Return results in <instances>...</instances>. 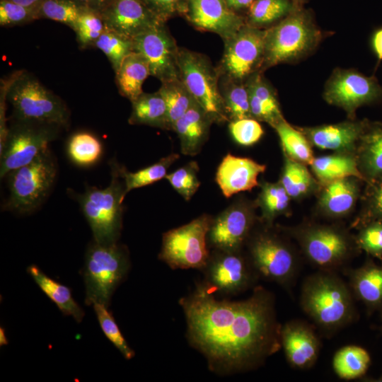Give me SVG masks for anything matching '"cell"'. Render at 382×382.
<instances>
[{
	"label": "cell",
	"instance_id": "obj_1",
	"mask_svg": "<svg viewBox=\"0 0 382 382\" xmlns=\"http://www.w3.org/2000/svg\"><path fill=\"white\" fill-rule=\"evenodd\" d=\"M191 346L218 374L258 368L281 348V328L274 295L256 286L247 299H216L203 282L179 301Z\"/></svg>",
	"mask_w": 382,
	"mask_h": 382
},
{
	"label": "cell",
	"instance_id": "obj_2",
	"mask_svg": "<svg viewBox=\"0 0 382 382\" xmlns=\"http://www.w3.org/2000/svg\"><path fill=\"white\" fill-rule=\"evenodd\" d=\"M283 231L297 243L303 257L318 270L344 272L361 252L355 236L339 223L305 221L283 228Z\"/></svg>",
	"mask_w": 382,
	"mask_h": 382
},
{
	"label": "cell",
	"instance_id": "obj_3",
	"mask_svg": "<svg viewBox=\"0 0 382 382\" xmlns=\"http://www.w3.org/2000/svg\"><path fill=\"white\" fill-rule=\"evenodd\" d=\"M350 287L337 272L318 270L303 282L300 306L314 324L334 332L357 317Z\"/></svg>",
	"mask_w": 382,
	"mask_h": 382
},
{
	"label": "cell",
	"instance_id": "obj_4",
	"mask_svg": "<svg viewBox=\"0 0 382 382\" xmlns=\"http://www.w3.org/2000/svg\"><path fill=\"white\" fill-rule=\"evenodd\" d=\"M265 30L262 72L280 64H293L305 59L325 37L312 10L304 6H296L284 19Z\"/></svg>",
	"mask_w": 382,
	"mask_h": 382
},
{
	"label": "cell",
	"instance_id": "obj_5",
	"mask_svg": "<svg viewBox=\"0 0 382 382\" xmlns=\"http://www.w3.org/2000/svg\"><path fill=\"white\" fill-rule=\"evenodd\" d=\"M111 180L108 187L87 186L82 194L74 196L93 233V240L100 244L117 243L122 228V202L126 196L124 180L119 164L110 162Z\"/></svg>",
	"mask_w": 382,
	"mask_h": 382
},
{
	"label": "cell",
	"instance_id": "obj_6",
	"mask_svg": "<svg viewBox=\"0 0 382 382\" xmlns=\"http://www.w3.org/2000/svg\"><path fill=\"white\" fill-rule=\"evenodd\" d=\"M130 269L127 247L115 243L103 245L89 243L81 270L85 284V304L99 303L109 308L117 287L125 280Z\"/></svg>",
	"mask_w": 382,
	"mask_h": 382
},
{
	"label": "cell",
	"instance_id": "obj_7",
	"mask_svg": "<svg viewBox=\"0 0 382 382\" xmlns=\"http://www.w3.org/2000/svg\"><path fill=\"white\" fill-rule=\"evenodd\" d=\"M7 100L14 120L35 122L66 127L70 112L64 102L46 88L34 76L16 71L8 88Z\"/></svg>",
	"mask_w": 382,
	"mask_h": 382
},
{
	"label": "cell",
	"instance_id": "obj_8",
	"mask_svg": "<svg viewBox=\"0 0 382 382\" xmlns=\"http://www.w3.org/2000/svg\"><path fill=\"white\" fill-rule=\"evenodd\" d=\"M270 228L251 233L248 259L258 277L289 289L300 272L303 256L287 237Z\"/></svg>",
	"mask_w": 382,
	"mask_h": 382
},
{
	"label": "cell",
	"instance_id": "obj_9",
	"mask_svg": "<svg viewBox=\"0 0 382 382\" xmlns=\"http://www.w3.org/2000/svg\"><path fill=\"white\" fill-rule=\"evenodd\" d=\"M57 174V164L50 149L29 163L10 171L8 197L4 209L20 214L35 211L50 192Z\"/></svg>",
	"mask_w": 382,
	"mask_h": 382
},
{
	"label": "cell",
	"instance_id": "obj_10",
	"mask_svg": "<svg viewBox=\"0 0 382 382\" xmlns=\"http://www.w3.org/2000/svg\"><path fill=\"white\" fill-rule=\"evenodd\" d=\"M180 79L214 122L229 121L219 85L216 67L207 57L186 48L179 50Z\"/></svg>",
	"mask_w": 382,
	"mask_h": 382
},
{
	"label": "cell",
	"instance_id": "obj_11",
	"mask_svg": "<svg viewBox=\"0 0 382 382\" xmlns=\"http://www.w3.org/2000/svg\"><path fill=\"white\" fill-rule=\"evenodd\" d=\"M212 220L202 215L163 234L158 257L172 269H202L209 255L207 247Z\"/></svg>",
	"mask_w": 382,
	"mask_h": 382
},
{
	"label": "cell",
	"instance_id": "obj_12",
	"mask_svg": "<svg viewBox=\"0 0 382 382\" xmlns=\"http://www.w3.org/2000/svg\"><path fill=\"white\" fill-rule=\"evenodd\" d=\"M60 127L35 122L14 120L0 149L1 178L26 165L48 149Z\"/></svg>",
	"mask_w": 382,
	"mask_h": 382
},
{
	"label": "cell",
	"instance_id": "obj_13",
	"mask_svg": "<svg viewBox=\"0 0 382 382\" xmlns=\"http://www.w3.org/2000/svg\"><path fill=\"white\" fill-rule=\"evenodd\" d=\"M323 98L342 109L348 119L354 120L359 108L382 101V86L374 76L353 69L337 68L325 85Z\"/></svg>",
	"mask_w": 382,
	"mask_h": 382
},
{
	"label": "cell",
	"instance_id": "obj_14",
	"mask_svg": "<svg viewBox=\"0 0 382 382\" xmlns=\"http://www.w3.org/2000/svg\"><path fill=\"white\" fill-rule=\"evenodd\" d=\"M265 30L245 24L224 42V50L216 67L221 77L245 82L260 71L265 50Z\"/></svg>",
	"mask_w": 382,
	"mask_h": 382
},
{
	"label": "cell",
	"instance_id": "obj_15",
	"mask_svg": "<svg viewBox=\"0 0 382 382\" xmlns=\"http://www.w3.org/2000/svg\"><path fill=\"white\" fill-rule=\"evenodd\" d=\"M203 268L204 282L214 293L236 295L251 287L258 277L249 259L239 251L219 250Z\"/></svg>",
	"mask_w": 382,
	"mask_h": 382
},
{
	"label": "cell",
	"instance_id": "obj_16",
	"mask_svg": "<svg viewBox=\"0 0 382 382\" xmlns=\"http://www.w3.org/2000/svg\"><path fill=\"white\" fill-rule=\"evenodd\" d=\"M133 42L134 51L147 61L151 76L161 83L180 79V48L166 23L138 35Z\"/></svg>",
	"mask_w": 382,
	"mask_h": 382
},
{
	"label": "cell",
	"instance_id": "obj_17",
	"mask_svg": "<svg viewBox=\"0 0 382 382\" xmlns=\"http://www.w3.org/2000/svg\"><path fill=\"white\" fill-rule=\"evenodd\" d=\"M184 17L195 28L214 33L224 42L245 24V17L231 9L225 0H189Z\"/></svg>",
	"mask_w": 382,
	"mask_h": 382
},
{
	"label": "cell",
	"instance_id": "obj_18",
	"mask_svg": "<svg viewBox=\"0 0 382 382\" xmlns=\"http://www.w3.org/2000/svg\"><path fill=\"white\" fill-rule=\"evenodd\" d=\"M100 15L108 29L132 40L166 23L142 0H114Z\"/></svg>",
	"mask_w": 382,
	"mask_h": 382
},
{
	"label": "cell",
	"instance_id": "obj_19",
	"mask_svg": "<svg viewBox=\"0 0 382 382\" xmlns=\"http://www.w3.org/2000/svg\"><path fill=\"white\" fill-rule=\"evenodd\" d=\"M254 224L255 214L250 207L234 205L212 221L208 233L209 241L219 250L239 251Z\"/></svg>",
	"mask_w": 382,
	"mask_h": 382
},
{
	"label": "cell",
	"instance_id": "obj_20",
	"mask_svg": "<svg viewBox=\"0 0 382 382\" xmlns=\"http://www.w3.org/2000/svg\"><path fill=\"white\" fill-rule=\"evenodd\" d=\"M370 122L348 119L347 121L313 127H297L312 146L334 152L355 154L361 138Z\"/></svg>",
	"mask_w": 382,
	"mask_h": 382
},
{
	"label": "cell",
	"instance_id": "obj_21",
	"mask_svg": "<svg viewBox=\"0 0 382 382\" xmlns=\"http://www.w3.org/2000/svg\"><path fill=\"white\" fill-rule=\"evenodd\" d=\"M281 345L289 364L294 369H307L316 362L321 343L311 324L292 320L282 325Z\"/></svg>",
	"mask_w": 382,
	"mask_h": 382
},
{
	"label": "cell",
	"instance_id": "obj_22",
	"mask_svg": "<svg viewBox=\"0 0 382 382\" xmlns=\"http://www.w3.org/2000/svg\"><path fill=\"white\" fill-rule=\"evenodd\" d=\"M362 181L356 177H347L320 184L317 192L318 214L330 220L349 216L361 197Z\"/></svg>",
	"mask_w": 382,
	"mask_h": 382
},
{
	"label": "cell",
	"instance_id": "obj_23",
	"mask_svg": "<svg viewBox=\"0 0 382 382\" xmlns=\"http://www.w3.org/2000/svg\"><path fill=\"white\" fill-rule=\"evenodd\" d=\"M265 169V165L251 158L228 154L218 167L216 181L223 195L228 198L257 187L259 184L257 177Z\"/></svg>",
	"mask_w": 382,
	"mask_h": 382
},
{
	"label": "cell",
	"instance_id": "obj_24",
	"mask_svg": "<svg viewBox=\"0 0 382 382\" xmlns=\"http://www.w3.org/2000/svg\"><path fill=\"white\" fill-rule=\"evenodd\" d=\"M344 274L355 299L361 301L369 311H382V265L368 257L357 268H347Z\"/></svg>",
	"mask_w": 382,
	"mask_h": 382
},
{
	"label": "cell",
	"instance_id": "obj_25",
	"mask_svg": "<svg viewBox=\"0 0 382 382\" xmlns=\"http://www.w3.org/2000/svg\"><path fill=\"white\" fill-rule=\"evenodd\" d=\"M213 122L198 103L175 122L172 130L178 134L183 154L194 156L200 151Z\"/></svg>",
	"mask_w": 382,
	"mask_h": 382
},
{
	"label": "cell",
	"instance_id": "obj_26",
	"mask_svg": "<svg viewBox=\"0 0 382 382\" xmlns=\"http://www.w3.org/2000/svg\"><path fill=\"white\" fill-rule=\"evenodd\" d=\"M364 181L382 176V125L370 122L355 152Z\"/></svg>",
	"mask_w": 382,
	"mask_h": 382
},
{
	"label": "cell",
	"instance_id": "obj_27",
	"mask_svg": "<svg viewBox=\"0 0 382 382\" xmlns=\"http://www.w3.org/2000/svg\"><path fill=\"white\" fill-rule=\"evenodd\" d=\"M27 272L64 316L72 317L77 323L82 321L85 312L74 299L69 286L49 277L35 265L28 267Z\"/></svg>",
	"mask_w": 382,
	"mask_h": 382
},
{
	"label": "cell",
	"instance_id": "obj_28",
	"mask_svg": "<svg viewBox=\"0 0 382 382\" xmlns=\"http://www.w3.org/2000/svg\"><path fill=\"white\" fill-rule=\"evenodd\" d=\"M312 173L320 184L347 177H356L363 181L355 154L344 152L315 157L310 165Z\"/></svg>",
	"mask_w": 382,
	"mask_h": 382
},
{
	"label": "cell",
	"instance_id": "obj_29",
	"mask_svg": "<svg viewBox=\"0 0 382 382\" xmlns=\"http://www.w3.org/2000/svg\"><path fill=\"white\" fill-rule=\"evenodd\" d=\"M149 75L146 59L135 51L129 54L115 72L116 84L120 95L131 103L135 100L143 93L142 85Z\"/></svg>",
	"mask_w": 382,
	"mask_h": 382
},
{
	"label": "cell",
	"instance_id": "obj_30",
	"mask_svg": "<svg viewBox=\"0 0 382 382\" xmlns=\"http://www.w3.org/2000/svg\"><path fill=\"white\" fill-rule=\"evenodd\" d=\"M130 125H144L162 129H170L166 101L158 90L141 93L132 102Z\"/></svg>",
	"mask_w": 382,
	"mask_h": 382
},
{
	"label": "cell",
	"instance_id": "obj_31",
	"mask_svg": "<svg viewBox=\"0 0 382 382\" xmlns=\"http://www.w3.org/2000/svg\"><path fill=\"white\" fill-rule=\"evenodd\" d=\"M279 181L291 199L295 200L317 193L320 185L306 165L286 156Z\"/></svg>",
	"mask_w": 382,
	"mask_h": 382
},
{
	"label": "cell",
	"instance_id": "obj_32",
	"mask_svg": "<svg viewBox=\"0 0 382 382\" xmlns=\"http://www.w3.org/2000/svg\"><path fill=\"white\" fill-rule=\"evenodd\" d=\"M371 364V357L364 348L349 345L338 349L332 359V368L341 379L353 380L362 377Z\"/></svg>",
	"mask_w": 382,
	"mask_h": 382
},
{
	"label": "cell",
	"instance_id": "obj_33",
	"mask_svg": "<svg viewBox=\"0 0 382 382\" xmlns=\"http://www.w3.org/2000/svg\"><path fill=\"white\" fill-rule=\"evenodd\" d=\"M66 153L69 161L81 168H89L98 163L103 154L100 140L88 132L73 134L66 144Z\"/></svg>",
	"mask_w": 382,
	"mask_h": 382
},
{
	"label": "cell",
	"instance_id": "obj_34",
	"mask_svg": "<svg viewBox=\"0 0 382 382\" xmlns=\"http://www.w3.org/2000/svg\"><path fill=\"white\" fill-rule=\"evenodd\" d=\"M296 6L292 0H254L245 17V23L267 29L286 17Z\"/></svg>",
	"mask_w": 382,
	"mask_h": 382
},
{
	"label": "cell",
	"instance_id": "obj_35",
	"mask_svg": "<svg viewBox=\"0 0 382 382\" xmlns=\"http://www.w3.org/2000/svg\"><path fill=\"white\" fill-rule=\"evenodd\" d=\"M291 198L279 182H264L261 185L257 204L261 209L262 221L271 226L273 221L280 216L291 214Z\"/></svg>",
	"mask_w": 382,
	"mask_h": 382
},
{
	"label": "cell",
	"instance_id": "obj_36",
	"mask_svg": "<svg viewBox=\"0 0 382 382\" xmlns=\"http://www.w3.org/2000/svg\"><path fill=\"white\" fill-rule=\"evenodd\" d=\"M272 128L276 131L284 155L305 165H311L315 158L312 146L306 136L285 119Z\"/></svg>",
	"mask_w": 382,
	"mask_h": 382
},
{
	"label": "cell",
	"instance_id": "obj_37",
	"mask_svg": "<svg viewBox=\"0 0 382 382\" xmlns=\"http://www.w3.org/2000/svg\"><path fill=\"white\" fill-rule=\"evenodd\" d=\"M221 78L220 91L229 122L252 117L245 82Z\"/></svg>",
	"mask_w": 382,
	"mask_h": 382
},
{
	"label": "cell",
	"instance_id": "obj_38",
	"mask_svg": "<svg viewBox=\"0 0 382 382\" xmlns=\"http://www.w3.org/2000/svg\"><path fill=\"white\" fill-rule=\"evenodd\" d=\"M158 91L166 101L170 129H172L175 122L197 103L180 79L161 83Z\"/></svg>",
	"mask_w": 382,
	"mask_h": 382
},
{
	"label": "cell",
	"instance_id": "obj_39",
	"mask_svg": "<svg viewBox=\"0 0 382 382\" xmlns=\"http://www.w3.org/2000/svg\"><path fill=\"white\" fill-rule=\"evenodd\" d=\"M179 157L178 154L172 153L153 165L134 173L119 165L120 173L125 182L126 195L133 189L151 185L165 178L168 168Z\"/></svg>",
	"mask_w": 382,
	"mask_h": 382
},
{
	"label": "cell",
	"instance_id": "obj_40",
	"mask_svg": "<svg viewBox=\"0 0 382 382\" xmlns=\"http://www.w3.org/2000/svg\"><path fill=\"white\" fill-rule=\"evenodd\" d=\"M264 72L257 71L245 82L249 93V100L267 109L277 118L284 119L275 89L265 78Z\"/></svg>",
	"mask_w": 382,
	"mask_h": 382
},
{
	"label": "cell",
	"instance_id": "obj_41",
	"mask_svg": "<svg viewBox=\"0 0 382 382\" xmlns=\"http://www.w3.org/2000/svg\"><path fill=\"white\" fill-rule=\"evenodd\" d=\"M83 10L74 0H43L36 8V20L50 19L74 30Z\"/></svg>",
	"mask_w": 382,
	"mask_h": 382
},
{
	"label": "cell",
	"instance_id": "obj_42",
	"mask_svg": "<svg viewBox=\"0 0 382 382\" xmlns=\"http://www.w3.org/2000/svg\"><path fill=\"white\" fill-rule=\"evenodd\" d=\"M366 183L361 210L349 228L357 229L369 221H382V176Z\"/></svg>",
	"mask_w": 382,
	"mask_h": 382
},
{
	"label": "cell",
	"instance_id": "obj_43",
	"mask_svg": "<svg viewBox=\"0 0 382 382\" xmlns=\"http://www.w3.org/2000/svg\"><path fill=\"white\" fill-rule=\"evenodd\" d=\"M93 47L101 50L108 59L115 72L123 59L134 52L133 40L122 36L107 28Z\"/></svg>",
	"mask_w": 382,
	"mask_h": 382
},
{
	"label": "cell",
	"instance_id": "obj_44",
	"mask_svg": "<svg viewBox=\"0 0 382 382\" xmlns=\"http://www.w3.org/2000/svg\"><path fill=\"white\" fill-rule=\"evenodd\" d=\"M93 308L105 337L119 350L125 359H132L135 355L134 351L126 341L108 307L95 303L93 305Z\"/></svg>",
	"mask_w": 382,
	"mask_h": 382
},
{
	"label": "cell",
	"instance_id": "obj_45",
	"mask_svg": "<svg viewBox=\"0 0 382 382\" xmlns=\"http://www.w3.org/2000/svg\"><path fill=\"white\" fill-rule=\"evenodd\" d=\"M105 28L100 13L83 8L74 30L79 47L81 49L93 47L94 43Z\"/></svg>",
	"mask_w": 382,
	"mask_h": 382
},
{
	"label": "cell",
	"instance_id": "obj_46",
	"mask_svg": "<svg viewBox=\"0 0 382 382\" xmlns=\"http://www.w3.org/2000/svg\"><path fill=\"white\" fill-rule=\"evenodd\" d=\"M198 168L197 162L191 161L173 173L167 174L165 178L185 199L189 200L200 185L197 178Z\"/></svg>",
	"mask_w": 382,
	"mask_h": 382
},
{
	"label": "cell",
	"instance_id": "obj_47",
	"mask_svg": "<svg viewBox=\"0 0 382 382\" xmlns=\"http://www.w3.org/2000/svg\"><path fill=\"white\" fill-rule=\"evenodd\" d=\"M357 230L355 238L359 249L369 256L382 260V221H369Z\"/></svg>",
	"mask_w": 382,
	"mask_h": 382
},
{
	"label": "cell",
	"instance_id": "obj_48",
	"mask_svg": "<svg viewBox=\"0 0 382 382\" xmlns=\"http://www.w3.org/2000/svg\"><path fill=\"white\" fill-rule=\"evenodd\" d=\"M228 127L233 139L244 146L255 144L264 134L259 121L252 117L230 121Z\"/></svg>",
	"mask_w": 382,
	"mask_h": 382
},
{
	"label": "cell",
	"instance_id": "obj_49",
	"mask_svg": "<svg viewBox=\"0 0 382 382\" xmlns=\"http://www.w3.org/2000/svg\"><path fill=\"white\" fill-rule=\"evenodd\" d=\"M36 8L25 6L7 0H0V25L12 27L35 21Z\"/></svg>",
	"mask_w": 382,
	"mask_h": 382
},
{
	"label": "cell",
	"instance_id": "obj_50",
	"mask_svg": "<svg viewBox=\"0 0 382 382\" xmlns=\"http://www.w3.org/2000/svg\"><path fill=\"white\" fill-rule=\"evenodd\" d=\"M159 18L166 22L176 16H185L189 0H142Z\"/></svg>",
	"mask_w": 382,
	"mask_h": 382
},
{
	"label": "cell",
	"instance_id": "obj_51",
	"mask_svg": "<svg viewBox=\"0 0 382 382\" xmlns=\"http://www.w3.org/2000/svg\"><path fill=\"white\" fill-rule=\"evenodd\" d=\"M81 7L101 13L114 0H74Z\"/></svg>",
	"mask_w": 382,
	"mask_h": 382
},
{
	"label": "cell",
	"instance_id": "obj_52",
	"mask_svg": "<svg viewBox=\"0 0 382 382\" xmlns=\"http://www.w3.org/2000/svg\"><path fill=\"white\" fill-rule=\"evenodd\" d=\"M371 47L378 61L382 60V27L376 29L371 37Z\"/></svg>",
	"mask_w": 382,
	"mask_h": 382
},
{
	"label": "cell",
	"instance_id": "obj_53",
	"mask_svg": "<svg viewBox=\"0 0 382 382\" xmlns=\"http://www.w3.org/2000/svg\"><path fill=\"white\" fill-rule=\"evenodd\" d=\"M228 6L233 11L238 12L241 10L249 8L254 0H225Z\"/></svg>",
	"mask_w": 382,
	"mask_h": 382
},
{
	"label": "cell",
	"instance_id": "obj_54",
	"mask_svg": "<svg viewBox=\"0 0 382 382\" xmlns=\"http://www.w3.org/2000/svg\"><path fill=\"white\" fill-rule=\"evenodd\" d=\"M25 6L36 8L43 0H7Z\"/></svg>",
	"mask_w": 382,
	"mask_h": 382
},
{
	"label": "cell",
	"instance_id": "obj_55",
	"mask_svg": "<svg viewBox=\"0 0 382 382\" xmlns=\"http://www.w3.org/2000/svg\"><path fill=\"white\" fill-rule=\"evenodd\" d=\"M8 343V339L6 336V334H5V330L4 329V328H1L0 329V345L1 346L2 345H6Z\"/></svg>",
	"mask_w": 382,
	"mask_h": 382
},
{
	"label": "cell",
	"instance_id": "obj_56",
	"mask_svg": "<svg viewBox=\"0 0 382 382\" xmlns=\"http://www.w3.org/2000/svg\"><path fill=\"white\" fill-rule=\"evenodd\" d=\"M292 1L298 6H303L304 4L308 1V0H292Z\"/></svg>",
	"mask_w": 382,
	"mask_h": 382
},
{
	"label": "cell",
	"instance_id": "obj_57",
	"mask_svg": "<svg viewBox=\"0 0 382 382\" xmlns=\"http://www.w3.org/2000/svg\"><path fill=\"white\" fill-rule=\"evenodd\" d=\"M380 381H382V375H381V380H380Z\"/></svg>",
	"mask_w": 382,
	"mask_h": 382
},
{
	"label": "cell",
	"instance_id": "obj_58",
	"mask_svg": "<svg viewBox=\"0 0 382 382\" xmlns=\"http://www.w3.org/2000/svg\"></svg>",
	"mask_w": 382,
	"mask_h": 382
}]
</instances>
